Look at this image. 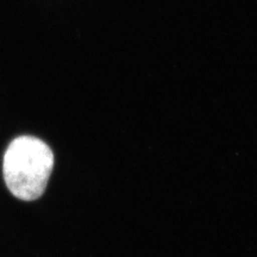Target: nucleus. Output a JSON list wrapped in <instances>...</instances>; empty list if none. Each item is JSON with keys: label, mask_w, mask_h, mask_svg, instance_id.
<instances>
[{"label": "nucleus", "mask_w": 257, "mask_h": 257, "mask_svg": "<svg viewBox=\"0 0 257 257\" xmlns=\"http://www.w3.org/2000/svg\"><path fill=\"white\" fill-rule=\"evenodd\" d=\"M54 168V154L40 138L21 136L10 143L3 173L9 191L16 198L32 201L46 191Z\"/></svg>", "instance_id": "1"}]
</instances>
